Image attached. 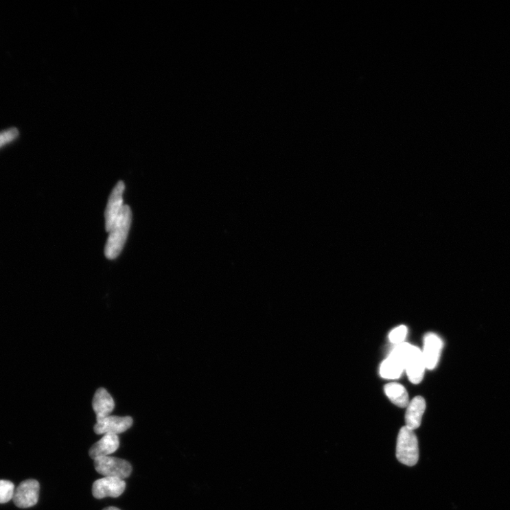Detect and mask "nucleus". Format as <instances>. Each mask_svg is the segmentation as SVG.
<instances>
[{"label":"nucleus","mask_w":510,"mask_h":510,"mask_svg":"<svg viewBox=\"0 0 510 510\" xmlns=\"http://www.w3.org/2000/svg\"><path fill=\"white\" fill-rule=\"evenodd\" d=\"M132 220V213L128 206H124L115 224L108 232L109 233L104 254L107 259H116L122 251L130 229Z\"/></svg>","instance_id":"nucleus-1"},{"label":"nucleus","mask_w":510,"mask_h":510,"mask_svg":"<svg viewBox=\"0 0 510 510\" xmlns=\"http://www.w3.org/2000/svg\"><path fill=\"white\" fill-rule=\"evenodd\" d=\"M396 457L399 461L408 467H413L418 461V440L414 431L406 426L403 427L399 432Z\"/></svg>","instance_id":"nucleus-2"},{"label":"nucleus","mask_w":510,"mask_h":510,"mask_svg":"<svg viewBox=\"0 0 510 510\" xmlns=\"http://www.w3.org/2000/svg\"><path fill=\"white\" fill-rule=\"evenodd\" d=\"M97 472L104 477H115L122 480L130 476L132 467L124 459L113 456L100 457L94 460Z\"/></svg>","instance_id":"nucleus-3"},{"label":"nucleus","mask_w":510,"mask_h":510,"mask_svg":"<svg viewBox=\"0 0 510 510\" xmlns=\"http://www.w3.org/2000/svg\"><path fill=\"white\" fill-rule=\"evenodd\" d=\"M426 366L423 352L408 343L405 356V370L409 380L414 384L422 382Z\"/></svg>","instance_id":"nucleus-4"},{"label":"nucleus","mask_w":510,"mask_h":510,"mask_svg":"<svg viewBox=\"0 0 510 510\" xmlns=\"http://www.w3.org/2000/svg\"><path fill=\"white\" fill-rule=\"evenodd\" d=\"M40 485L34 479L21 482L15 487L13 501L20 508H28L34 506L38 501Z\"/></svg>","instance_id":"nucleus-5"},{"label":"nucleus","mask_w":510,"mask_h":510,"mask_svg":"<svg viewBox=\"0 0 510 510\" xmlns=\"http://www.w3.org/2000/svg\"><path fill=\"white\" fill-rule=\"evenodd\" d=\"M405 370V353L402 345H397L389 357L382 363L380 374L382 378L396 380Z\"/></svg>","instance_id":"nucleus-6"},{"label":"nucleus","mask_w":510,"mask_h":510,"mask_svg":"<svg viewBox=\"0 0 510 510\" xmlns=\"http://www.w3.org/2000/svg\"><path fill=\"white\" fill-rule=\"evenodd\" d=\"M124 480L115 477H104L95 481L93 485V494L97 499L107 497L119 498L126 489Z\"/></svg>","instance_id":"nucleus-7"},{"label":"nucleus","mask_w":510,"mask_h":510,"mask_svg":"<svg viewBox=\"0 0 510 510\" xmlns=\"http://www.w3.org/2000/svg\"><path fill=\"white\" fill-rule=\"evenodd\" d=\"M125 185L119 182L111 193L105 210V229L107 232L113 227L123 207V194Z\"/></svg>","instance_id":"nucleus-8"},{"label":"nucleus","mask_w":510,"mask_h":510,"mask_svg":"<svg viewBox=\"0 0 510 510\" xmlns=\"http://www.w3.org/2000/svg\"><path fill=\"white\" fill-rule=\"evenodd\" d=\"M134 420L129 416L119 417L109 415L97 421L94 430L97 434H115L125 432L131 428Z\"/></svg>","instance_id":"nucleus-9"},{"label":"nucleus","mask_w":510,"mask_h":510,"mask_svg":"<svg viewBox=\"0 0 510 510\" xmlns=\"http://www.w3.org/2000/svg\"><path fill=\"white\" fill-rule=\"evenodd\" d=\"M443 347L442 340L435 334L426 335L423 352L426 368L434 369L437 366Z\"/></svg>","instance_id":"nucleus-10"},{"label":"nucleus","mask_w":510,"mask_h":510,"mask_svg":"<svg viewBox=\"0 0 510 510\" xmlns=\"http://www.w3.org/2000/svg\"><path fill=\"white\" fill-rule=\"evenodd\" d=\"M118 435L106 434L91 448L89 454L93 459L108 456L114 454L119 448Z\"/></svg>","instance_id":"nucleus-11"},{"label":"nucleus","mask_w":510,"mask_h":510,"mask_svg":"<svg viewBox=\"0 0 510 510\" xmlns=\"http://www.w3.org/2000/svg\"><path fill=\"white\" fill-rule=\"evenodd\" d=\"M407 407L406 426L414 431L420 426L421 422H422V418L426 409L425 399L423 397L417 396L413 399Z\"/></svg>","instance_id":"nucleus-12"},{"label":"nucleus","mask_w":510,"mask_h":510,"mask_svg":"<svg viewBox=\"0 0 510 510\" xmlns=\"http://www.w3.org/2000/svg\"><path fill=\"white\" fill-rule=\"evenodd\" d=\"M93 407L97 421L109 416L113 412L115 404L112 395L104 388H100L94 395Z\"/></svg>","instance_id":"nucleus-13"},{"label":"nucleus","mask_w":510,"mask_h":510,"mask_svg":"<svg viewBox=\"0 0 510 510\" xmlns=\"http://www.w3.org/2000/svg\"><path fill=\"white\" fill-rule=\"evenodd\" d=\"M384 391L388 397L395 406L400 408H406L408 406V393L404 386L397 383H391L385 386Z\"/></svg>","instance_id":"nucleus-14"},{"label":"nucleus","mask_w":510,"mask_h":510,"mask_svg":"<svg viewBox=\"0 0 510 510\" xmlns=\"http://www.w3.org/2000/svg\"><path fill=\"white\" fill-rule=\"evenodd\" d=\"M15 487L9 480H0V504L8 502L13 498Z\"/></svg>","instance_id":"nucleus-15"},{"label":"nucleus","mask_w":510,"mask_h":510,"mask_svg":"<svg viewBox=\"0 0 510 510\" xmlns=\"http://www.w3.org/2000/svg\"><path fill=\"white\" fill-rule=\"evenodd\" d=\"M408 334V329L404 325L399 326L391 331L389 335L390 341L395 345L404 343Z\"/></svg>","instance_id":"nucleus-16"},{"label":"nucleus","mask_w":510,"mask_h":510,"mask_svg":"<svg viewBox=\"0 0 510 510\" xmlns=\"http://www.w3.org/2000/svg\"><path fill=\"white\" fill-rule=\"evenodd\" d=\"M19 136L16 128H10L0 132V148L15 140Z\"/></svg>","instance_id":"nucleus-17"},{"label":"nucleus","mask_w":510,"mask_h":510,"mask_svg":"<svg viewBox=\"0 0 510 510\" xmlns=\"http://www.w3.org/2000/svg\"><path fill=\"white\" fill-rule=\"evenodd\" d=\"M103 510H121V509H118V508H117L115 507H106V508L104 509Z\"/></svg>","instance_id":"nucleus-18"}]
</instances>
